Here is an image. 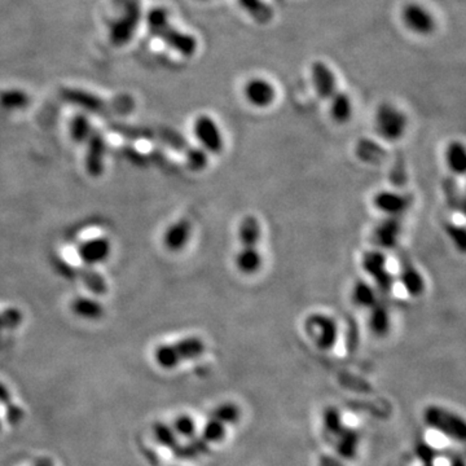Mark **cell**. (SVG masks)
Instances as JSON below:
<instances>
[{"instance_id": "cell-1", "label": "cell", "mask_w": 466, "mask_h": 466, "mask_svg": "<svg viewBox=\"0 0 466 466\" xmlns=\"http://www.w3.org/2000/svg\"><path fill=\"white\" fill-rule=\"evenodd\" d=\"M237 243L238 247L233 254L234 269L245 278L258 275L265 266V254L262 252L263 225L259 218L247 214L241 218L237 225Z\"/></svg>"}, {"instance_id": "cell-2", "label": "cell", "mask_w": 466, "mask_h": 466, "mask_svg": "<svg viewBox=\"0 0 466 466\" xmlns=\"http://www.w3.org/2000/svg\"><path fill=\"white\" fill-rule=\"evenodd\" d=\"M146 26L149 33L161 39L167 47L179 55L190 57L197 51L199 43L193 35L183 33L170 23L168 11L162 7H155L146 14Z\"/></svg>"}, {"instance_id": "cell-3", "label": "cell", "mask_w": 466, "mask_h": 466, "mask_svg": "<svg viewBox=\"0 0 466 466\" xmlns=\"http://www.w3.org/2000/svg\"><path fill=\"white\" fill-rule=\"evenodd\" d=\"M61 98L74 107L100 117L114 114L124 115L133 109V99L129 96H121L117 100L108 101L85 89H64L61 91Z\"/></svg>"}, {"instance_id": "cell-4", "label": "cell", "mask_w": 466, "mask_h": 466, "mask_svg": "<svg viewBox=\"0 0 466 466\" xmlns=\"http://www.w3.org/2000/svg\"><path fill=\"white\" fill-rule=\"evenodd\" d=\"M206 344L197 335H188L180 338L173 344H159L155 350V360L157 366L166 370L196 360L205 354Z\"/></svg>"}, {"instance_id": "cell-5", "label": "cell", "mask_w": 466, "mask_h": 466, "mask_svg": "<svg viewBox=\"0 0 466 466\" xmlns=\"http://www.w3.org/2000/svg\"><path fill=\"white\" fill-rule=\"evenodd\" d=\"M303 332L318 350L332 351L340 340V324L333 315L322 311L310 312L302 324Z\"/></svg>"}, {"instance_id": "cell-6", "label": "cell", "mask_w": 466, "mask_h": 466, "mask_svg": "<svg viewBox=\"0 0 466 466\" xmlns=\"http://www.w3.org/2000/svg\"><path fill=\"white\" fill-rule=\"evenodd\" d=\"M360 267L366 278L377 288L381 296H388L395 287V274L388 267L386 252L373 247L366 250L360 258Z\"/></svg>"}, {"instance_id": "cell-7", "label": "cell", "mask_w": 466, "mask_h": 466, "mask_svg": "<svg viewBox=\"0 0 466 466\" xmlns=\"http://www.w3.org/2000/svg\"><path fill=\"white\" fill-rule=\"evenodd\" d=\"M408 130V117L395 104L382 102L375 113V131L388 142L397 143L401 140Z\"/></svg>"}, {"instance_id": "cell-8", "label": "cell", "mask_w": 466, "mask_h": 466, "mask_svg": "<svg viewBox=\"0 0 466 466\" xmlns=\"http://www.w3.org/2000/svg\"><path fill=\"white\" fill-rule=\"evenodd\" d=\"M121 14L114 19L109 26V39L115 47L129 45L136 34L142 20L140 0H117Z\"/></svg>"}, {"instance_id": "cell-9", "label": "cell", "mask_w": 466, "mask_h": 466, "mask_svg": "<svg viewBox=\"0 0 466 466\" xmlns=\"http://www.w3.org/2000/svg\"><path fill=\"white\" fill-rule=\"evenodd\" d=\"M423 419L430 428L445 436L460 442L465 441V422L454 412L448 411L443 407L430 406L425 410Z\"/></svg>"}, {"instance_id": "cell-10", "label": "cell", "mask_w": 466, "mask_h": 466, "mask_svg": "<svg viewBox=\"0 0 466 466\" xmlns=\"http://www.w3.org/2000/svg\"><path fill=\"white\" fill-rule=\"evenodd\" d=\"M193 135L208 155H218L225 146V140L219 123L208 114H201L193 122Z\"/></svg>"}, {"instance_id": "cell-11", "label": "cell", "mask_w": 466, "mask_h": 466, "mask_svg": "<svg viewBox=\"0 0 466 466\" xmlns=\"http://www.w3.org/2000/svg\"><path fill=\"white\" fill-rule=\"evenodd\" d=\"M372 205L382 217L404 218L413 205V197L395 189H379L372 197Z\"/></svg>"}, {"instance_id": "cell-12", "label": "cell", "mask_w": 466, "mask_h": 466, "mask_svg": "<svg viewBox=\"0 0 466 466\" xmlns=\"http://www.w3.org/2000/svg\"><path fill=\"white\" fill-rule=\"evenodd\" d=\"M403 232H404L403 218L384 217L375 225L373 232H372L375 247L381 249L386 253L390 250H395L399 246Z\"/></svg>"}, {"instance_id": "cell-13", "label": "cell", "mask_w": 466, "mask_h": 466, "mask_svg": "<svg viewBox=\"0 0 466 466\" xmlns=\"http://www.w3.org/2000/svg\"><path fill=\"white\" fill-rule=\"evenodd\" d=\"M403 25L417 35H430L436 27V21L433 13L425 8L420 3H408L401 10Z\"/></svg>"}, {"instance_id": "cell-14", "label": "cell", "mask_w": 466, "mask_h": 466, "mask_svg": "<svg viewBox=\"0 0 466 466\" xmlns=\"http://www.w3.org/2000/svg\"><path fill=\"white\" fill-rule=\"evenodd\" d=\"M395 278L403 289V291L410 298L414 300L421 298L426 293V278L420 271V268L408 258L400 259L399 269L398 274L395 275Z\"/></svg>"}, {"instance_id": "cell-15", "label": "cell", "mask_w": 466, "mask_h": 466, "mask_svg": "<svg viewBox=\"0 0 466 466\" xmlns=\"http://www.w3.org/2000/svg\"><path fill=\"white\" fill-rule=\"evenodd\" d=\"M245 100L258 109L269 108L276 100V89L265 78H252L245 83Z\"/></svg>"}, {"instance_id": "cell-16", "label": "cell", "mask_w": 466, "mask_h": 466, "mask_svg": "<svg viewBox=\"0 0 466 466\" xmlns=\"http://www.w3.org/2000/svg\"><path fill=\"white\" fill-rule=\"evenodd\" d=\"M193 225L187 218H181L179 221L171 223L162 236V244L170 253H181L192 238Z\"/></svg>"}, {"instance_id": "cell-17", "label": "cell", "mask_w": 466, "mask_h": 466, "mask_svg": "<svg viewBox=\"0 0 466 466\" xmlns=\"http://www.w3.org/2000/svg\"><path fill=\"white\" fill-rule=\"evenodd\" d=\"M87 142H89V145H87L86 159H85L86 170L92 178H99L104 173L107 143H105L104 136L98 130L92 131Z\"/></svg>"}, {"instance_id": "cell-18", "label": "cell", "mask_w": 466, "mask_h": 466, "mask_svg": "<svg viewBox=\"0 0 466 466\" xmlns=\"http://www.w3.org/2000/svg\"><path fill=\"white\" fill-rule=\"evenodd\" d=\"M392 315L388 304L379 300L372 309L366 311V328L376 338H386L392 331Z\"/></svg>"}, {"instance_id": "cell-19", "label": "cell", "mask_w": 466, "mask_h": 466, "mask_svg": "<svg viewBox=\"0 0 466 466\" xmlns=\"http://www.w3.org/2000/svg\"><path fill=\"white\" fill-rule=\"evenodd\" d=\"M111 244L107 237L91 238L79 245L77 254L86 266H96L104 263L111 256Z\"/></svg>"}, {"instance_id": "cell-20", "label": "cell", "mask_w": 466, "mask_h": 466, "mask_svg": "<svg viewBox=\"0 0 466 466\" xmlns=\"http://www.w3.org/2000/svg\"><path fill=\"white\" fill-rule=\"evenodd\" d=\"M311 79L318 96L322 100H329L337 92V79L333 70L325 63L316 61L311 67Z\"/></svg>"}, {"instance_id": "cell-21", "label": "cell", "mask_w": 466, "mask_h": 466, "mask_svg": "<svg viewBox=\"0 0 466 466\" xmlns=\"http://www.w3.org/2000/svg\"><path fill=\"white\" fill-rule=\"evenodd\" d=\"M350 300L356 309L368 311L381 300V294L368 278H359L350 289Z\"/></svg>"}, {"instance_id": "cell-22", "label": "cell", "mask_w": 466, "mask_h": 466, "mask_svg": "<svg viewBox=\"0 0 466 466\" xmlns=\"http://www.w3.org/2000/svg\"><path fill=\"white\" fill-rule=\"evenodd\" d=\"M444 162L451 177L463 178L466 173V148L460 140L450 142L444 151Z\"/></svg>"}, {"instance_id": "cell-23", "label": "cell", "mask_w": 466, "mask_h": 466, "mask_svg": "<svg viewBox=\"0 0 466 466\" xmlns=\"http://www.w3.org/2000/svg\"><path fill=\"white\" fill-rule=\"evenodd\" d=\"M333 442L335 444L334 445L335 451L341 458L354 460L357 455L360 435L356 432L355 429L344 426V429L341 430V433L334 438Z\"/></svg>"}, {"instance_id": "cell-24", "label": "cell", "mask_w": 466, "mask_h": 466, "mask_svg": "<svg viewBox=\"0 0 466 466\" xmlns=\"http://www.w3.org/2000/svg\"><path fill=\"white\" fill-rule=\"evenodd\" d=\"M353 100L344 91H337L329 99V114L334 122L340 124L348 122L353 118Z\"/></svg>"}, {"instance_id": "cell-25", "label": "cell", "mask_w": 466, "mask_h": 466, "mask_svg": "<svg viewBox=\"0 0 466 466\" xmlns=\"http://www.w3.org/2000/svg\"><path fill=\"white\" fill-rule=\"evenodd\" d=\"M70 310L77 315L78 318L85 320H100L104 316L105 310L99 300H92L89 297H77L71 300Z\"/></svg>"}, {"instance_id": "cell-26", "label": "cell", "mask_w": 466, "mask_h": 466, "mask_svg": "<svg viewBox=\"0 0 466 466\" xmlns=\"http://www.w3.org/2000/svg\"><path fill=\"white\" fill-rule=\"evenodd\" d=\"M237 3L259 25L269 23L274 19V8L265 0H237Z\"/></svg>"}, {"instance_id": "cell-27", "label": "cell", "mask_w": 466, "mask_h": 466, "mask_svg": "<svg viewBox=\"0 0 466 466\" xmlns=\"http://www.w3.org/2000/svg\"><path fill=\"white\" fill-rule=\"evenodd\" d=\"M30 105V96L19 89L0 91V107L5 111H23Z\"/></svg>"}, {"instance_id": "cell-28", "label": "cell", "mask_w": 466, "mask_h": 466, "mask_svg": "<svg viewBox=\"0 0 466 466\" xmlns=\"http://www.w3.org/2000/svg\"><path fill=\"white\" fill-rule=\"evenodd\" d=\"M322 423H324V433L325 436H328L331 441H334V438L341 433L344 429V420L342 414L337 407H326L325 411L322 413Z\"/></svg>"}, {"instance_id": "cell-29", "label": "cell", "mask_w": 466, "mask_h": 466, "mask_svg": "<svg viewBox=\"0 0 466 466\" xmlns=\"http://www.w3.org/2000/svg\"><path fill=\"white\" fill-rule=\"evenodd\" d=\"M77 276H79L80 281L86 285V288L89 289V291H92L93 294L104 296L108 293V284L105 278L89 267L77 272Z\"/></svg>"}, {"instance_id": "cell-30", "label": "cell", "mask_w": 466, "mask_h": 466, "mask_svg": "<svg viewBox=\"0 0 466 466\" xmlns=\"http://www.w3.org/2000/svg\"><path fill=\"white\" fill-rule=\"evenodd\" d=\"M92 131L93 130L91 127V122L86 114H77L76 117L71 118L70 124H69V133H70V137L76 143L87 142Z\"/></svg>"}, {"instance_id": "cell-31", "label": "cell", "mask_w": 466, "mask_h": 466, "mask_svg": "<svg viewBox=\"0 0 466 466\" xmlns=\"http://www.w3.org/2000/svg\"><path fill=\"white\" fill-rule=\"evenodd\" d=\"M454 178V177H452ZM455 179L447 178L444 179L443 184H442V189L444 192V197L447 200V203L450 206V209L452 210L460 211L464 214V208H465V200H464V195L457 188V183Z\"/></svg>"}, {"instance_id": "cell-32", "label": "cell", "mask_w": 466, "mask_h": 466, "mask_svg": "<svg viewBox=\"0 0 466 466\" xmlns=\"http://www.w3.org/2000/svg\"><path fill=\"white\" fill-rule=\"evenodd\" d=\"M225 432H227V425L210 416L209 421L206 422V425L202 430L201 439L209 445L219 443L225 438Z\"/></svg>"}, {"instance_id": "cell-33", "label": "cell", "mask_w": 466, "mask_h": 466, "mask_svg": "<svg viewBox=\"0 0 466 466\" xmlns=\"http://www.w3.org/2000/svg\"><path fill=\"white\" fill-rule=\"evenodd\" d=\"M210 416L225 425H232L240 420L241 411H240V407L234 403H223L211 412Z\"/></svg>"}, {"instance_id": "cell-34", "label": "cell", "mask_w": 466, "mask_h": 466, "mask_svg": "<svg viewBox=\"0 0 466 466\" xmlns=\"http://www.w3.org/2000/svg\"><path fill=\"white\" fill-rule=\"evenodd\" d=\"M113 130L115 133H121V136L130 139V140H151L153 139L155 133L148 129L142 126H127V124H117L113 126Z\"/></svg>"}, {"instance_id": "cell-35", "label": "cell", "mask_w": 466, "mask_h": 466, "mask_svg": "<svg viewBox=\"0 0 466 466\" xmlns=\"http://www.w3.org/2000/svg\"><path fill=\"white\" fill-rule=\"evenodd\" d=\"M186 162L189 170L201 173L209 165V155L200 146L189 148L188 152L186 153Z\"/></svg>"}, {"instance_id": "cell-36", "label": "cell", "mask_w": 466, "mask_h": 466, "mask_svg": "<svg viewBox=\"0 0 466 466\" xmlns=\"http://www.w3.org/2000/svg\"><path fill=\"white\" fill-rule=\"evenodd\" d=\"M444 232L447 233L450 241L455 246L456 250L464 254L466 250V232L463 225H457L455 223H447L444 227Z\"/></svg>"}, {"instance_id": "cell-37", "label": "cell", "mask_w": 466, "mask_h": 466, "mask_svg": "<svg viewBox=\"0 0 466 466\" xmlns=\"http://www.w3.org/2000/svg\"><path fill=\"white\" fill-rule=\"evenodd\" d=\"M174 432L184 438H193L196 434V423L189 416H180L174 422Z\"/></svg>"}, {"instance_id": "cell-38", "label": "cell", "mask_w": 466, "mask_h": 466, "mask_svg": "<svg viewBox=\"0 0 466 466\" xmlns=\"http://www.w3.org/2000/svg\"><path fill=\"white\" fill-rule=\"evenodd\" d=\"M155 434H157V439L159 441V443L164 444L165 447L168 448H177L178 445V439H177V434L174 432V429H171L167 425H158L155 428Z\"/></svg>"}, {"instance_id": "cell-39", "label": "cell", "mask_w": 466, "mask_h": 466, "mask_svg": "<svg viewBox=\"0 0 466 466\" xmlns=\"http://www.w3.org/2000/svg\"><path fill=\"white\" fill-rule=\"evenodd\" d=\"M1 313V320L4 329H16L23 324V312L17 309H7V310L0 312Z\"/></svg>"}, {"instance_id": "cell-40", "label": "cell", "mask_w": 466, "mask_h": 466, "mask_svg": "<svg viewBox=\"0 0 466 466\" xmlns=\"http://www.w3.org/2000/svg\"><path fill=\"white\" fill-rule=\"evenodd\" d=\"M417 457L423 463V465L433 464L434 460L439 457V452L428 443H419L416 447Z\"/></svg>"}, {"instance_id": "cell-41", "label": "cell", "mask_w": 466, "mask_h": 466, "mask_svg": "<svg viewBox=\"0 0 466 466\" xmlns=\"http://www.w3.org/2000/svg\"><path fill=\"white\" fill-rule=\"evenodd\" d=\"M320 466H344L338 458L333 456L324 455L320 458Z\"/></svg>"}, {"instance_id": "cell-42", "label": "cell", "mask_w": 466, "mask_h": 466, "mask_svg": "<svg viewBox=\"0 0 466 466\" xmlns=\"http://www.w3.org/2000/svg\"><path fill=\"white\" fill-rule=\"evenodd\" d=\"M451 466H465L464 460L460 456H454L452 461H451Z\"/></svg>"}, {"instance_id": "cell-43", "label": "cell", "mask_w": 466, "mask_h": 466, "mask_svg": "<svg viewBox=\"0 0 466 466\" xmlns=\"http://www.w3.org/2000/svg\"><path fill=\"white\" fill-rule=\"evenodd\" d=\"M4 331V325H3V320H1V313H0V332Z\"/></svg>"}, {"instance_id": "cell-44", "label": "cell", "mask_w": 466, "mask_h": 466, "mask_svg": "<svg viewBox=\"0 0 466 466\" xmlns=\"http://www.w3.org/2000/svg\"><path fill=\"white\" fill-rule=\"evenodd\" d=\"M423 466H434L433 464H428V465H423Z\"/></svg>"}, {"instance_id": "cell-45", "label": "cell", "mask_w": 466, "mask_h": 466, "mask_svg": "<svg viewBox=\"0 0 466 466\" xmlns=\"http://www.w3.org/2000/svg\"><path fill=\"white\" fill-rule=\"evenodd\" d=\"M201 1H208V0H201Z\"/></svg>"}]
</instances>
